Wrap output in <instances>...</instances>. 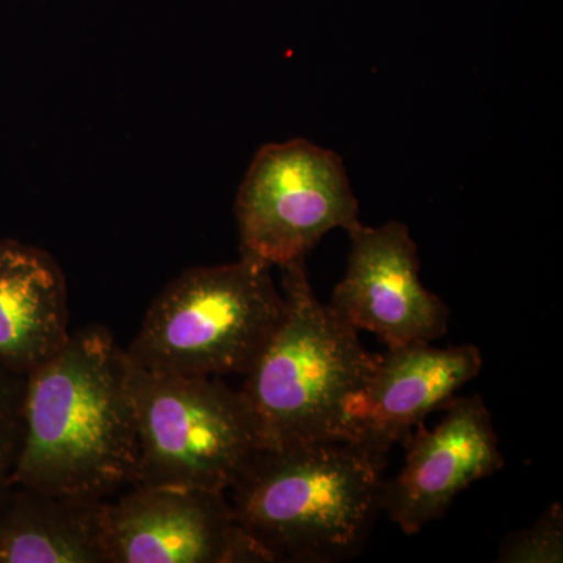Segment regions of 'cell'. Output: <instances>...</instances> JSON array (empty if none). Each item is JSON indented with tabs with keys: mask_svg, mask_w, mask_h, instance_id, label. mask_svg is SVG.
<instances>
[{
	"mask_svg": "<svg viewBox=\"0 0 563 563\" xmlns=\"http://www.w3.org/2000/svg\"><path fill=\"white\" fill-rule=\"evenodd\" d=\"M136 466L133 362L102 325L70 332L27 374L13 484L103 499L135 484Z\"/></svg>",
	"mask_w": 563,
	"mask_h": 563,
	"instance_id": "1",
	"label": "cell"
},
{
	"mask_svg": "<svg viewBox=\"0 0 563 563\" xmlns=\"http://www.w3.org/2000/svg\"><path fill=\"white\" fill-rule=\"evenodd\" d=\"M385 465L343 439L255 450L231 488L233 514L274 562L344 561L372 536Z\"/></svg>",
	"mask_w": 563,
	"mask_h": 563,
	"instance_id": "2",
	"label": "cell"
},
{
	"mask_svg": "<svg viewBox=\"0 0 563 563\" xmlns=\"http://www.w3.org/2000/svg\"><path fill=\"white\" fill-rule=\"evenodd\" d=\"M285 317L242 393L257 450L344 439V406L376 365L358 332L314 295L306 261L280 268Z\"/></svg>",
	"mask_w": 563,
	"mask_h": 563,
	"instance_id": "3",
	"label": "cell"
},
{
	"mask_svg": "<svg viewBox=\"0 0 563 563\" xmlns=\"http://www.w3.org/2000/svg\"><path fill=\"white\" fill-rule=\"evenodd\" d=\"M285 317L272 268L243 257L190 268L144 314L129 357L147 372L191 377L244 374Z\"/></svg>",
	"mask_w": 563,
	"mask_h": 563,
	"instance_id": "4",
	"label": "cell"
},
{
	"mask_svg": "<svg viewBox=\"0 0 563 563\" xmlns=\"http://www.w3.org/2000/svg\"><path fill=\"white\" fill-rule=\"evenodd\" d=\"M135 484L228 493L257 437L246 401L218 377L147 372L133 363Z\"/></svg>",
	"mask_w": 563,
	"mask_h": 563,
	"instance_id": "5",
	"label": "cell"
},
{
	"mask_svg": "<svg viewBox=\"0 0 563 563\" xmlns=\"http://www.w3.org/2000/svg\"><path fill=\"white\" fill-rule=\"evenodd\" d=\"M235 214L243 257L269 268L306 261L325 233L361 222L342 158L299 139L255 154Z\"/></svg>",
	"mask_w": 563,
	"mask_h": 563,
	"instance_id": "6",
	"label": "cell"
},
{
	"mask_svg": "<svg viewBox=\"0 0 563 563\" xmlns=\"http://www.w3.org/2000/svg\"><path fill=\"white\" fill-rule=\"evenodd\" d=\"M107 555L109 563L274 562L225 493L152 485L107 503Z\"/></svg>",
	"mask_w": 563,
	"mask_h": 563,
	"instance_id": "7",
	"label": "cell"
},
{
	"mask_svg": "<svg viewBox=\"0 0 563 563\" xmlns=\"http://www.w3.org/2000/svg\"><path fill=\"white\" fill-rule=\"evenodd\" d=\"M346 274L329 306L355 331L372 332L388 347L432 343L448 332L450 309L422 285L409 228L358 222L350 232Z\"/></svg>",
	"mask_w": 563,
	"mask_h": 563,
	"instance_id": "8",
	"label": "cell"
},
{
	"mask_svg": "<svg viewBox=\"0 0 563 563\" xmlns=\"http://www.w3.org/2000/svg\"><path fill=\"white\" fill-rule=\"evenodd\" d=\"M433 429L422 422L406 440L401 472L384 481L380 510L413 536L446 515L459 493L503 468L498 437L483 396L448 399Z\"/></svg>",
	"mask_w": 563,
	"mask_h": 563,
	"instance_id": "9",
	"label": "cell"
},
{
	"mask_svg": "<svg viewBox=\"0 0 563 563\" xmlns=\"http://www.w3.org/2000/svg\"><path fill=\"white\" fill-rule=\"evenodd\" d=\"M481 369L483 354L472 344L446 350L432 343L388 347L377 354L372 373L344 406V439L388 459L393 444L406 443L429 413Z\"/></svg>",
	"mask_w": 563,
	"mask_h": 563,
	"instance_id": "10",
	"label": "cell"
},
{
	"mask_svg": "<svg viewBox=\"0 0 563 563\" xmlns=\"http://www.w3.org/2000/svg\"><path fill=\"white\" fill-rule=\"evenodd\" d=\"M68 285L44 250L0 240V362L33 372L69 339Z\"/></svg>",
	"mask_w": 563,
	"mask_h": 563,
	"instance_id": "11",
	"label": "cell"
},
{
	"mask_svg": "<svg viewBox=\"0 0 563 563\" xmlns=\"http://www.w3.org/2000/svg\"><path fill=\"white\" fill-rule=\"evenodd\" d=\"M0 563H109L107 503L11 485L0 499Z\"/></svg>",
	"mask_w": 563,
	"mask_h": 563,
	"instance_id": "12",
	"label": "cell"
},
{
	"mask_svg": "<svg viewBox=\"0 0 563 563\" xmlns=\"http://www.w3.org/2000/svg\"><path fill=\"white\" fill-rule=\"evenodd\" d=\"M27 376L0 362V499L13 485L25 432Z\"/></svg>",
	"mask_w": 563,
	"mask_h": 563,
	"instance_id": "13",
	"label": "cell"
},
{
	"mask_svg": "<svg viewBox=\"0 0 563 563\" xmlns=\"http://www.w3.org/2000/svg\"><path fill=\"white\" fill-rule=\"evenodd\" d=\"M563 561V509L561 503L548 507L525 531L504 540L498 553L501 563H561Z\"/></svg>",
	"mask_w": 563,
	"mask_h": 563,
	"instance_id": "14",
	"label": "cell"
}]
</instances>
